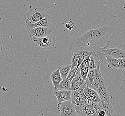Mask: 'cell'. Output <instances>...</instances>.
I'll return each mask as SVG.
<instances>
[{
	"label": "cell",
	"mask_w": 125,
	"mask_h": 116,
	"mask_svg": "<svg viewBox=\"0 0 125 116\" xmlns=\"http://www.w3.org/2000/svg\"><path fill=\"white\" fill-rule=\"evenodd\" d=\"M115 28V26L106 25L93 27L72 41L69 45V49L72 51L79 48L90 50L96 45L103 47L110 42L109 37L114 32Z\"/></svg>",
	"instance_id": "1"
},
{
	"label": "cell",
	"mask_w": 125,
	"mask_h": 116,
	"mask_svg": "<svg viewBox=\"0 0 125 116\" xmlns=\"http://www.w3.org/2000/svg\"><path fill=\"white\" fill-rule=\"evenodd\" d=\"M47 15L43 8L34 7L32 5H30L28 11L26 13L27 19L33 23L42 19Z\"/></svg>",
	"instance_id": "2"
},
{
	"label": "cell",
	"mask_w": 125,
	"mask_h": 116,
	"mask_svg": "<svg viewBox=\"0 0 125 116\" xmlns=\"http://www.w3.org/2000/svg\"><path fill=\"white\" fill-rule=\"evenodd\" d=\"M33 42L44 50H50L54 47L57 41L51 35L42 38H34Z\"/></svg>",
	"instance_id": "3"
},
{
	"label": "cell",
	"mask_w": 125,
	"mask_h": 116,
	"mask_svg": "<svg viewBox=\"0 0 125 116\" xmlns=\"http://www.w3.org/2000/svg\"><path fill=\"white\" fill-rule=\"evenodd\" d=\"M109 43H110V42L106 43L105 46L103 47H101L99 45H96L90 48V50L91 55L94 57L96 65L97 66H100L101 63H105L107 65L106 56L105 54L103 52V50L106 48Z\"/></svg>",
	"instance_id": "4"
},
{
	"label": "cell",
	"mask_w": 125,
	"mask_h": 116,
	"mask_svg": "<svg viewBox=\"0 0 125 116\" xmlns=\"http://www.w3.org/2000/svg\"><path fill=\"white\" fill-rule=\"evenodd\" d=\"M57 109L61 112L60 116H75L78 114L71 100L58 103Z\"/></svg>",
	"instance_id": "5"
},
{
	"label": "cell",
	"mask_w": 125,
	"mask_h": 116,
	"mask_svg": "<svg viewBox=\"0 0 125 116\" xmlns=\"http://www.w3.org/2000/svg\"><path fill=\"white\" fill-rule=\"evenodd\" d=\"M110 43L103 50V52L105 55L116 58H125V45L120 44L116 47L110 48Z\"/></svg>",
	"instance_id": "6"
},
{
	"label": "cell",
	"mask_w": 125,
	"mask_h": 116,
	"mask_svg": "<svg viewBox=\"0 0 125 116\" xmlns=\"http://www.w3.org/2000/svg\"><path fill=\"white\" fill-rule=\"evenodd\" d=\"M30 38L33 40L34 38H42L51 35L53 30L50 27H39L27 30Z\"/></svg>",
	"instance_id": "7"
},
{
	"label": "cell",
	"mask_w": 125,
	"mask_h": 116,
	"mask_svg": "<svg viewBox=\"0 0 125 116\" xmlns=\"http://www.w3.org/2000/svg\"><path fill=\"white\" fill-rule=\"evenodd\" d=\"M100 97L101 101L109 102L110 101V93L108 90L107 84L103 77L101 79L100 83L96 90Z\"/></svg>",
	"instance_id": "8"
},
{
	"label": "cell",
	"mask_w": 125,
	"mask_h": 116,
	"mask_svg": "<svg viewBox=\"0 0 125 116\" xmlns=\"http://www.w3.org/2000/svg\"><path fill=\"white\" fill-rule=\"evenodd\" d=\"M51 19L52 18L48 15H47L45 18H43L42 19L34 23H30L28 19H26L25 22V25L27 30L39 27H50Z\"/></svg>",
	"instance_id": "9"
},
{
	"label": "cell",
	"mask_w": 125,
	"mask_h": 116,
	"mask_svg": "<svg viewBox=\"0 0 125 116\" xmlns=\"http://www.w3.org/2000/svg\"><path fill=\"white\" fill-rule=\"evenodd\" d=\"M86 98L93 103L97 104L101 101L99 96L96 91L86 86L84 89Z\"/></svg>",
	"instance_id": "10"
},
{
	"label": "cell",
	"mask_w": 125,
	"mask_h": 116,
	"mask_svg": "<svg viewBox=\"0 0 125 116\" xmlns=\"http://www.w3.org/2000/svg\"><path fill=\"white\" fill-rule=\"evenodd\" d=\"M76 110L82 116H98L92 104H86L82 107L76 108Z\"/></svg>",
	"instance_id": "11"
},
{
	"label": "cell",
	"mask_w": 125,
	"mask_h": 116,
	"mask_svg": "<svg viewBox=\"0 0 125 116\" xmlns=\"http://www.w3.org/2000/svg\"><path fill=\"white\" fill-rule=\"evenodd\" d=\"M53 93L57 98L58 103L71 100V90H60V91H53Z\"/></svg>",
	"instance_id": "12"
},
{
	"label": "cell",
	"mask_w": 125,
	"mask_h": 116,
	"mask_svg": "<svg viewBox=\"0 0 125 116\" xmlns=\"http://www.w3.org/2000/svg\"><path fill=\"white\" fill-rule=\"evenodd\" d=\"M85 83V81L83 80L79 72L71 81L70 90L72 91L77 90Z\"/></svg>",
	"instance_id": "13"
},
{
	"label": "cell",
	"mask_w": 125,
	"mask_h": 116,
	"mask_svg": "<svg viewBox=\"0 0 125 116\" xmlns=\"http://www.w3.org/2000/svg\"><path fill=\"white\" fill-rule=\"evenodd\" d=\"M98 104L105 112V116H116L115 111L110 102L101 101Z\"/></svg>",
	"instance_id": "14"
},
{
	"label": "cell",
	"mask_w": 125,
	"mask_h": 116,
	"mask_svg": "<svg viewBox=\"0 0 125 116\" xmlns=\"http://www.w3.org/2000/svg\"><path fill=\"white\" fill-rule=\"evenodd\" d=\"M105 56L106 58L107 66L108 68L124 69V68L121 65L120 61L118 58H113L106 55H105Z\"/></svg>",
	"instance_id": "15"
},
{
	"label": "cell",
	"mask_w": 125,
	"mask_h": 116,
	"mask_svg": "<svg viewBox=\"0 0 125 116\" xmlns=\"http://www.w3.org/2000/svg\"><path fill=\"white\" fill-rule=\"evenodd\" d=\"M50 79L53 85L54 91H56L59 84L63 80L58 68L51 73L50 75Z\"/></svg>",
	"instance_id": "16"
},
{
	"label": "cell",
	"mask_w": 125,
	"mask_h": 116,
	"mask_svg": "<svg viewBox=\"0 0 125 116\" xmlns=\"http://www.w3.org/2000/svg\"><path fill=\"white\" fill-rule=\"evenodd\" d=\"M94 70H95V75H94V80L92 85L90 88L96 91L103 76H102V74L100 71V66H97V68H95Z\"/></svg>",
	"instance_id": "17"
},
{
	"label": "cell",
	"mask_w": 125,
	"mask_h": 116,
	"mask_svg": "<svg viewBox=\"0 0 125 116\" xmlns=\"http://www.w3.org/2000/svg\"><path fill=\"white\" fill-rule=\"evenodd\" d=\"M71 64L63 65L58 68L61 76L63 79L66 78L68 73L71 70Z\"/></svg>",
	"instance_id": "18"
},
{
	"label": "cell",
	"mask_w": 125,
	"mask_h": 116,
	"mask_svg": "<svg viewBox=\"0 0 125 116\" xmlns=\"http://www.w3.org/2000/svg\"><path fill=\"white\" fill-rule=\"evenodd\" d=\"M70 81L67 78L63 79L60 82L56 91L70 90Z\"/></svg>",
	"instance_id": "19"
},
{
	"label": "cell",
	"mask_w": 125,
	"mask_h": 116,
	"mask_svg": "<svg viewBox=\"0 0 125 116\" xmlns=\"http://www.w3.org/2000/svg\"><path fill=\"white\" fill-rule=\"evenodd\" d=\"M95 75V70H90L86 78L85 79V82L86 86L89 88H91L92 85Z\"/></svg>",
	"instance_id": "20"
},
{
	"label": "cell",
	"mask_w": 125,
	"mask_h": 116,
	"mask_svg": "<svg viewBox=\"0 0 125 116\" xmlns=\"http://www.w3.org/2000/svg\"><path fill=\"white\" fill-rule=\"evenodd\" d=\"M72 53V57L71 58L72 64L71 70L76 68L78 65V60L79 58V53L78 52H75Z\"/></svg>",
	"instance_id": "21"
},
{
	"label": "cell",
	"mask_w": 125,
	"mask_h": 116,
	"mask_svg": "<svg viewBox=\"0 0 125 116\" xmlns=\"http://www.w3.org/2000/svg\"><path fill=\"white\" fill-rule=\"evenodd\" d=\"M79 68H80V75L82 76V78L83 79V80L85 81L89 72V71L90 70L89 68L79 67Z\"/></svg>",
	"instance_id": "22"
},
{
	"label": "cell",
	"mask_w": 125,
	"mask_h": 116,
	"mask_svg": "<svg viewBox=\"0 0 125 116\" xmlns=\"http://www.w3.org/2000/svg\"><path fill=\"white\" fill-rule=\"evenodd\" d=\"M97 68V66L96 65L95 60L93 56L91 55L89 58V70H93Z\"/></svg>",
	"instance_id": "23"
},
{
	"label": "cell",
	"mask_w": 125,
	"mask_h": 116,
	"mask_svg": "<svg viewBox=\"0 0 125 116\" xmlns=\"http://www.w3.org/2000/svg\"><path fill=\"white\" fill-rule=\"evenodd\" d=\"M90 56H86L83 61L82 63L80 65V67H85V68H89V58Z\"/></svg>",
	"instance_id": "24"
},
{
	"label": "cell",
	"mask_w": 125,
	"mask_h": 116,
	"mask_svg": "<svg viewBox=\"0 0 125 116\" xmlns=\"http://www.w3.org/2000/svg\"><path fill=\"white\" fill-rule=\"evenodd\" d=\"M118 59L120 61L121 65L124 68V69H125V58H118Z\"/></svg>",
	"instance_id": "25"
},
{
	"label": "cell",
	"mask_w": 125,
	"mask_h": 116,
	"mask_svg": "<svg viewBox=\"0 0 125 116\" xmlns=\"http://www.w3.org/2000/svg\"><path fill=\"white\" fill-rule=\"evenodd\" d=\"M4 44V41L2 37H0V52L2 50L3 45Z\"/></svg>",
	"instance_id": "26"
},
{
	"label": "cell",
	"mask_w": 125,
	"mask_h": 116,
	"mask_svg": "<svg viewBox=\"0 0 125 116\" xmlns=\"http://www.w3.org/2000/svg\"><path fill=\"white\" fill-rule=\"evenodd\" d=\"M68 24H69V25H70V28H71L72 30L73 28V27L74 26V22H73V21H70L68 23Z\"/></svg>",
	"instance_id": "27"
},
{
	"label": "cell",
	"mask_w": 125,
	"mask_h": 116,
	"mask_svg": "<svg viewBox=\"0 0 125 116\" xmlns=\"http://www.w3.org/2000/svg\"><path fill=\"white\" fill-rule=\"evenodd\" d=\"M65 27L68 29L69 30H72V29L70 28V25H69V24H68V23H67L66 24H65Z\"/></svg>",
	"instance_id": "28"
},
{
	"label": "cell",
	"mask_w": 125,
	"mask_h": 116,
	"mask_svg": "<svg viewBox=\"0 0 125 116\" xmlns=\"http://www.w3.org/2000/svg\"><path fill=\"white\" fill-rule=\"evenodd\" d=\"M82 116L81 114H78V115H77L76 116Z\"/></svg>",
	"instance_id": "29"
},
{
	"label": "cell",
	"mask_w": 125,
	"mask_h": 116,
	"mask_svg": "<svg viewBox=\"0 0 125 116\" xmlns=\"http://www.w3.org/2000/svg\"><path fill=\"white\" fill-rule=\"evenodd\" d=\"M0 36H2L0 34Z\"/></svg>",
	"instance_id": "30"
},
{
	"label": "cell",
	"mask_w": 125,
	"mask_h": 116,
	"mask_svg": "<svg viewBox=\"0 0 125 116\" xmlns=\"http://www.w3.org/2000/svg\"><path fill=\"white\" fill-rule=\"evenodd\" d=\"M0 37H1V36H0Z\"/></svg>",
	"instance_id": "31"
},
{
	"label": "cell",
	"mask_w": 125,
	"mask_h": 116,
	"mask_svg": "<svg viewBox=\"0 0 125 116\" xmlns=\"http://www.w3.org/2000/svg\"></svg>",
	"instance_id": "32"
}]
</instances>
